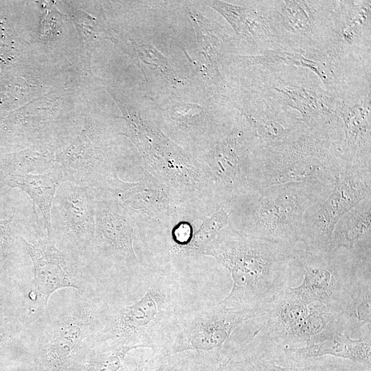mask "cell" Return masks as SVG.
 I'll list each match as a JSON object with an SVG mask.
<instances>
[{
	"label": "cell",
	"instance_id": "obj_14",
	"mask_svg": "<svg viewBox=\"0 0 371 371\" xmlns=\"http://www.w3.org/2000/svg\"><path fill=\"white\" fill-rule=\"evenodd\" d=\"M95 191V224L91 245L87 256L112 266L128 279L143 267L135 244L139 230L121 203L104 189Z\"/></svg>",
	"mask_w": 371,
	"mask_h": 371
},
{
	"label": "cell",
	"instance_id": "obj_12",
	"mask_svg": "<svg viewBox=\"0 0 371 371\" xmlns=\"http://www.w3.org/2000/svg\"><path fill=\"white\" fill-rule=\"evenodd\" d=\"M371 195V167L345 164L330 194L309 207L303 217L302 245L313 258L328 256L339 220Z\"/></svg>",
	"mask_w": 371,
	"mask_h": 371
},
{
	"label": "cell",
	"instance_id": "obj_6",
	"mask_svg": "<svg viewBox=\"0 0 371 371\" xmlns=\"http://www.w3.org/2000/svg\"><path fill=\"white\" fill-rule=\"evenodd\" d=\"M266 315L267 306L234 311L220 302H197L182 315L159 353L147 363L179 354L194 364L216 368L228 363L243 345L232 343L235 330L246 322Z\"/></svg>",
	"mask_w": 371,
	"mask_h": 371
},
{
	"label": "cell",
	"instance_id": "obj_16",
	"mask_svg": "<svg viewBox=\"0 0 371 371\" xmlns=\"http://www.w3.org/2000/svg\"><path fill=\"white\" fill-rule=\"evenodd\" d=\"M50 223L49 237L56 246L87 260L94 232V190L63 181L53 200Z\"/></svg>",
	"mask_w": 371,
	"mask_h": 371
},
{
	"label": "cell",
	"instance_id": "obj_7",
	"mask_svg": "<svg viewBox=\"0 0 371 371\" xmlns=\"http://www.w3.org/2000/svg\"><path fill=\"white\" fill-rule=\"evenodd\" d=\"M107 302L77 292L69 301L40 315L33 349L34 371H64L85 342L103 328Z\"/></svg>",
	"mask_w": 371,
	"mask_h": 371
},
{
	"label": "cell",
	"instance_id": "obj_17",
	"mask_svg": "<svg viewBox=\"0 0 371 371\" xmlns=\"http://www.w3.org/2000/svg\"><path fill=\"white\" fill-rule=\"evenodd\" d=\"M110 136L93 121H87L76 139L56 154L63 181L93 190L102 189L117 175Z\"/></svg>",
	"mask_w": 371,
	"mask_h": 371
},
{
	"label": "cell",
	"instance_id": "obj_36",
	"mask_svg": "<svg viewBox=\"0 0 371 371\" xmlns=\"http://www.w3.org/2000/svg\"><path fill=\"white\" fill-rule=\"evenodd\" d=\"M2 329H3V327L0 326V346L3 344L5 339V334Z\"/></svg>",
	"mask_w": 371,
	"mask_h": 371
},
{
	"label": "cell",
	"instance_id": "obj_26",
	"mask_svg": "<svg viewBox=\"0 0 371 371\" xmlns=\"http://www.w3.org/2000/svg\"><path fill=\"white\" fill-rule=\"evenodd\" d=\"M371 195L349 210L337 223L332 234L328 256L340 251H357L361 243L370 245Z\"/></svg>",
	"mask_w": 371,
	"mask_h": 371
},
{
	"label": "cell",
	"instance_id": "obj_25",
	"mask_svg": "<svg viewBox=\"0 0 371 371\" xmlns=\"http://www.w3.org/2000/svg\"><path fill=\"white\" fill-rule=\"evenodd\" d=\"M63 181L61 169L56 164L55 168L47 172L6 177L0 180V187L8 186L18 188L30 197L38 207L43 229L49 236L51 233V208L56 190Z\"/></svg>",
	"mask_w": 371,
	"mask_h": 371
},
{
	"label": "cell",
	"instance_id": "obj_5",
	"mask_svg": "<svg viewBox=\"0 0 371 371\" xmlns=\"http://www.w3.org/2000/svg\"><path fill=\"white\" fill-rule=\"evenodd\" d=\"M331 191L306 182L286 183L259 190L227 209L230 214L227 226L270 242L302 246L305 212L328 197Z\"/></svg>",
	"mask_w": 371,
	"mask_h": 371
},
{
	"label": "cell",
	"instance_id": "obj_18",
	"mask_svg": "<svg viewBox=\"0 0 371 371\" xmlns=\"http://www.w3.org/2000/svg\"><path fill=\"white\" fill-rule=\"evenodd\" d=\"M353 260V259H352ZM333 259L335 282L328 306L344 333L358 338L371 335L370 259Z\"/></svg>",
	"mask_w": 371,
	"mask_h": 371
},
{
	"label": "cell",
	"instance_id": "obj_11",
	"mask_svg": "<svg viewBox=\"0 0 371 371\" xmlns=\"http://www.w3.org/2000/svg\"><path fill=\"white\" fill-rule=\"evenodd\" d=\"M29 239L20 241L32 265L34 299L47 306L56 291L71 288L89 295L90 272L87 260L60 249L41 228L37 212L30 225Z\"/></svg>",
	"mask_w": 371,
	"mask_h": 371
},
{
	"label": "cell",
	"instance_id": "obj_8",
	"mask_svg": "<svg viewBox=\"0 0 371 371\" xmlns=\"http://www.w3.org/2000/svg\"><path fill=\"white\" fill-rule=\"evenodd\" d=\"M245 82L279 104L298 113L313 130L342 135L340 113L344 101L328 90L311 70L293 65L256 66Z\"/></svg>",
	"mask_w": 371,
	"mask_h": 371
},
{
	"label": "cell",
	"instance_id": "obj_10",
	"mask_svg": "<svg viewBox=\"0 0 371 371\" xmlns=\"http://www.w3.org/2000/svg\"><path fill=\"white\" fill-rule=\"evenodd\" d=\"M237 118L229 133L204 153L201 161L211 173L216 202L227 209L258 191L255 151L258 140L245 120Z\"/></svg>",
	"mask_w": 371,
	"mask_h": 371
},
{
	"label": "cell",
	"instance_id": "obj_1",
	"mask_svg": "<svg viewBox=\"0 0 371 371\" xmlns=\"http://www.w3.org/2000/svg\"><path fill=\"white\" fill-rule=\"evenodd\" d=\"M133 297L110 303L103 328L89 341L149 348L153 359L182 315L197 302L183 276L157 267L133 278Z\"/></svg>",
	"mask_w": 371,
	"mask_h": 371
},
{
	"label": "cell",
	"instance_id": "obj_15",
	"mask_svg": "<svg viewBox=\"0 0 371 371\" xmlns=\"http://www.w3.org/2000/svg\"><path fill=\"white\" fill-rule=\"evenodd\" d=\"M102 189L121 203L138 230L147 227L166 231L194 215L168 186L146 170L139 181L126 182L116 175Z\"/></svg>",
	"mask_w": 371,
	"mask_h": 371
},
{
	"label": "cell",
	"instance_id": "obj_2",
	"mask_svg": "<svg viewBox=\"0 0 371 371\" xmlns=\"http://www.w3.org/2000/svg\"><path fill=\"white\" fill-rule=\"evenodd\" d=\"M203 255L213 257L232 276V288L221 304L245 311L267 306L287 288L291 265L303 264L308 254L302 246L270 242L227 226Z\"/></svg>",
	"mask_w": 371,
	"mask_h": 371
},
{
	"label": "cell",
	"instance_id": "obj_29",
	"mask_svg": "<svg viewBox=\"0 0 371 371\" xmlns=\"http://www.w3.org/2000/svg\"><path fill=\"white\" fill-rule=\"evenodd\" d=\"M309 256L303 264L304 278L300 285L288 289L307 305L318 303L328 306L335 282V267L329 257L313 258Z\"/></svg>",
	"mask_w": 371,
	"mask_h": 371
},
{
	"label": "cell",
	"instance_id": "obj_33",
	"mask_svg": "<svg viewBox=\"0 0 371 371\" xmlns=\"http://www.w3.org/2000/svg\"><path fill=\"white\" fill-rule=\"evenodd\" d=\"M159 367L153 371H186L188 366V361L181 355L166 357L159 361ZM146 361H142L134 368L127 369L126 371H145ZM121 371L124 370V368Z\"/></svg>",
	"mask_w": 371,
	"mask_h": 371
},
{
	"label": "cell",
	"instance_id": "obj_28",
	"mask_svg": "<svg viewBox=\"0 0 371 371\" xmlns=\"http://www.w3.org/2000/svg\"><path fill=\"white\" fill-rule=\"evenodd\" d=\"M308 311V305L287 287L267 304L266 319L260 326L261 329L276 341L299 324Z\"/></svg>",
	"mask_w": 371,
	"mask_h": 371
},
{
	"label": "cell",
	"instance_id": "obj_31",
	"mask_svg": "<svg viewBox=\"0 0 371 371\" xmlns=\"http://www.w3.org/2000/svg\"><path fill=\"white\" fill-rule=\"evenodd\" d=\"M229 212L221 207L207 218L197 230L193 232L191 239L185 248L182 259H191L204 256V251L214 240L220 232L229 224Z\"/></svg>",
	"mask_w": 371,
	"mask_h": 371
},
{
	"label": "cell",
	"instance_id": "obj_23",
	"mask_svg": "<svg viewBox=\"0 0 371 371\" xmlns=\"http://www.w3.org/2000/svg\"><path fill=\"white\" fill-rule=\"evenodd\" d=\"M197 39L198 58L201 70L216 87H223L221 72L224 49L233 40L215 21L198 12L189 11Z\"/></svg>",
	"mask_w": 371,
	"mask_h": 371
},
{
	"label": "cell",
	"instance_id": "obj_20",
	"mask_svg": "<svg viewBox=\"0 0 371 371\" xmlns=\"http://www.w3.org/2000/svg\"><path fill=\"white\" fill-rule=\"evenodd\" d=\"M272 353L277 363L286 366H300L323 357H333L371 367V335L352 339L339 333L323 341L303 347L281 346L273 341Z\"/></svg>",
	"mask_w": 371,
	"mask_h": 371
},
{
	"label": "cell",
	"instance_id": "obj_13",
	"mask_svg": "<svg viewBox=\"0 0 371 371\" xmlns=\"http://www.w3.org/2000/svg\"><path fill=\"white\" fill-rule=\"evenodd\" d=\"M324 63L336 79L355 81L371 74V1H337L335 36Z\"/></svg>",
	"mask_w": 371,
	"mask_h": 371
},
{
	"label": "cell",
	"instance_id": "obj_30",
	"mask_svg": "<svg viewBox=\"0 0 371 371\" xmlns=\"http://www.w3.org/2000/svg\"><path fill=\"white\" fill-rule=\"evenodd\" d=\"M55 149L51 145L38 146L0 161V180L12 175L41 174L55 168Z\"/></svg>",
	"mask_w": 371,
	"mask_h": 371
},
{
	"label": "cell",
	"instance_id": "obj_3",
	"mask_svg": "<svg viewBox=\"0 0 371 371\" xmlns=\"http://www.w3.org/2000/svg\"><path fill=\"white\" fill-rule=\"evenodd\" d=\"M342 138L302 123L282 141L258 142L255 151L257 190L293 182L333 190L346 164L341 150Z\"/></svg>",
	"mask_w": 371,
	"mask_h": 371
},
{
	"label": "cell",
	"instance_id": "obj_9",
	"mask_svg": "<svg viewBox=\"0 0 371 371\" xmlns=\"http://www.w3.org/2000/svg\"><path fill=\"white\" fill-rule=\"evenodd\" d=\"M275 47L322 63L335 36L337 1H260Z\"/></svg>",
	"mask_w": 371,
	"mask_h": 371
},
{
	"label": "cell",
	"instance_id": "obj_35",
	"mask_svg": "<svg viewBox=\"0 0 371 371\" xmlns=\"http://www.w3.org/2000/svg\"><path fill=\"white\" fill-rule=\"evenodd\" d=\"M227 363H223L216 368H213L204 365L188 363L186 371H223Z\"/></svg>",
	"mask_w": 371,
	"mask_h": 371
},
{
	"label": "cell",
	"instance_id": "obj_32",
	"mask_svg": "<svg viewBox=\"0 0 371 371\" xmlns=\"http://www.w3.org/2000/svg\"><path fill=\"white\" fill-rule=\"evenodd\" d=\"M132 43L141 63L148 69L173 84L181 82L169 60L154 46L136 41H132Z\"/></svg>",
	"mask_w": 371,
	"mask_h": 371
},
{
	"label": "cell",
	"instance_id": "obj_24",
	"mask_svg": "<svg viewBox=\"0 0 371 371\" xmlns=\"http://www.w3.org/2000/svg\"><path fill=\"white\" fill-rule=\"evenodd\" d=\"M305 318L276 343L289 347H303L323 341L344 333L335 314L324 304H311Z\"/></svg>",
	"mask_w": 371,
	"mask_h": 371
},
{
	"label": "cell",
	"instance_id": "obj_22",
	"mask_svg": "<svg viewBox=\"0 0 371 371\" xmlns=\"http://www.w3.org/2000/svg\"><path fill=\"white\" fill-rule=\"evenodd\" d=\"M203 3L223 16L234 30L236 39L251 50L249 54L276 49L260 1H247L241 5L223 1Z\"/></svg>",
	"mask_w": 371,
	"mask_h": 371
},
{
	"label": "cell",
	"instance_id": "obj_21",
	"mask_svg": "<svg viewBox=\"0 0 371 371\" xmlns=\"http://www.w3.org/2000/svg\"><path fill=\"white\" fill-rule=\"evenodd\" d=\"M344 101L342 158L347 164L371 167V93Z\"/></svg>",
	"mask_w": 371,
	"mask_h": 371
},
{
	"label": "cell",
	"instance_id": "obj_4",
	"mask_svg": "<svg viewBox=\"0 0 371 371\" xmlns=\"http://www.w3.org/2000/svg\"><path fill=\"white\" fill-rule=\"evenodd\" d=\"M120 104L128 136L140 152L146 170L168 186L194 214L207 202H216L207 167L186 152L131 104L111 91Z\"/></svg>",
	"mask_w": 371,
	"mask_h": 371
},
{
	"label": "cell",
	"instance_id": "obj_34",
	"mask_svg": "<svg viewBox=\"0 0 371 371\" xmlns=\"http://www.w3.org/2000/svg\"><path fill=\"white\" fill-rule=\"evenodd\" d=\"M14 212L9 218L0 220V260L4 259L14 241Z\"/></svg>",
	"mask_w": 371,
	"mask_h": 371
},
{
	"label": "cell",
	"instance_id": "obj_19",
	"mask_svg": "<svg viewBox=\"0 0 371 371\" xmlns=\"http://www.w3.org/2000/svg\"><path fill=\"white\" fill-rule=\"evenodd\" d=\"M226 98L260 144L282 141L302 124L300 115L245 82Z\"/></svg>",
	"mask_w": 371,
	"mask_h": 371
},
{
	"label": "cell",
	"instance_id": "obj_27",
	"mask_svg": "<svg viewBox=\"0 0 371 371\" xmlns=\"http://www.w3.org/2000/svg\"><path fill=\"white\" fill-rule=\"evenodd\" d=\"M133 347L115 343L86 340L72 357L64 371H121Z\"/></svg>",
	"mask_w": 371,
	"mask_h": 371
}]
</instances>
